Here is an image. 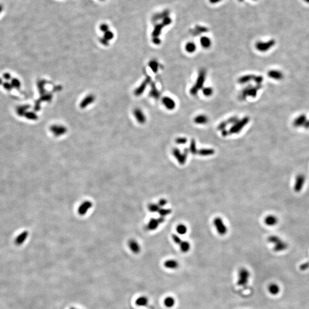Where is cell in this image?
Instances as JSON below:
<instances>
[{"mask_svg":"<svg viewBox=\"0 0 309 309\" xmlns=\"http://www.w3.org/2000/svg\"><path fill=\"white\" fill-rule=\"evenodd\" d=\"M215 153V151L213 149H209V148H203L199 150H198L197 154L203 156H208L214 155Z\"/></svg>","mask_w":309,"mask_h":309,"instance_id":"15","label":"cell"},{"mask_svg":"<svg viewBox=\"0 0 309 309\" xmlns=\"http://www.w3.org/2000/svg\"><path fill=\"white\" fill-rule=\"evenodd\" d=\"M273 44L274 42L273 41H270L267 43L258 42L256 44L255 47L256 49H257L260 52H265L268 50L273 45Z\"/></svg>","mask_w":309,"mask_h":309,"instance_id":"7","label":"cell"},{"mask_svg":"<svg viewBox=\"0 0 309 309\" xmlns=\"http://www.w3.org/2000/svg\"><path fill=\"white\" fill-rule=\"evenodd\" d=\"M176 231L180 235H184L187 232V227L183 224H180L176 227Z\"/></svg>","mask_w":309,"mask_h":309,"instance_id":"26","label":"cell"},{"mask_svg":"<svg viewBox=\"0 0 309 309\" xmlns=\"http://www.w3.org/2000/svg\"><path fill=\"white\" fill-rule=\"evenodd\" d=\"M92 206V203L89 201H86L83 202L79 208V214L81 215H84L88 212V211L91 209Z\"/></svg>","mask_w":309,"mask_h":309,"instance_id":"6","label":"cell"},{"mask_svg":"<svg viewBox=\"0 0 309 309\" xmlns=\"http://www.w3.org/2000/svg\"><path fill=\"white\" fill-rule=\"evenodd\" d=\"M29 232L27 231H24L22 232L20 234H19L15 239V243L18 245H20L25 242L27 239L28 237Z\"/></svg>","mask_w":309,"mask_h":309,"instance_id":"11","label":"cell"},{"mask_svg":"<svg viewBox=\"0 0 309 309\" xmlns=\"http://www.w3.org/2000/svg\"><path fill=\"white\" fill-rule=\"evenodd\" d=\"M179 246L181 251L184 253H186L187 252L189 251L190 249V244L187 241H182V242L180 243Z\"/></svg>","mask_w":309,"mask_h":309,"instance_id":"23","label":"cell"},{"mask_svg":"<svg viewBox=\"0 0 309 309\" xmlns=\"http://www.w3.org/2000/svg\"><path fill=\"white\" fill-rule=\"evenodd\" d=\"M209 122L207 116L204 115H200L195 117L194 122L198 124H205Z\"/></svg>","mask_w":309,"mask_h":309,"instance_id":"14","label":"cell"},{"mask_svg":"<svg viewBox=\"0 0 309 309\" xmlns=\"http://www.w3.org/2000/svg\"><path fill=\"white\" fill-rule=\"evenodd\" d=\"M222 0H209V2L212 4H218L220 2H221Z\"/></svg>","mask_w":309,"mask_h":309,"instance_id":"39","label":"cell"},{"mask_svg":"<svg viewBox=\"0 0 309 309\" xmlns=\"http://www.w3.org/2000/svg\"><path fill=\"white\" fill-rule=\"evenodd\" d=\"M136 304L139 306H147L148 305V299L146 296H140L137 299Z\"/></svg>","mask_w":309,"mask_h":309,"instance_id":"19","label":"cell"},{"mask_svg":"<svg viewBox=\"0 0 309 309\" xmlns=\"http://www.w3.org/2000/svg\"><path fill=\"white\" fill-rule=\"evenodd\" d=\"M188 149L186 148L183 153L180 152L178 148H174L173 150V155L175 156V158L176 159L178 163L180 165H183L185 164L188 155Z\"/></svg>","mask_w":309,"mask_h":309,"instance_id":"3","label":"cell"},{"mask_svg":"<svg viewBox=\"0 0 309 309\" xmlns=\"http://www.w3.org/2000/svg\"><path fill=\"white\" fill-rule=\"evenodd\" d=\"M229 134V132H227V131H226V130H223V131H222V135H223V136H227Z\"/></svg>","mask_w":309,"mask_h":309,"instance_id":"40","label":"cell"},{"mask_svg":"<svg viewBox=\"0 0 309 309\" xmlns=\"http://www.w3.org/2000/svg\"><path fill=\"white\" fill-rule=\"evenodd\" d=\"M162 102H163V104H164V105L165 106V108L168 109L173 110L175 107L176 104H175V101L169 97H163V99L162 100Z\"/></svg>","mask_w":309,"mask_h":309,"instance_id":"8","label":"cell"},{"mask_svg":"<svg viewBox=\"0 0 309 309\" xmlns=\"http://www.w3.org/2000/svg\"><path fill=\"white\" fill-rule=\"evenodd\" d=\"M205 78H206V72H204V71H202L201 72L198 76V78L197 79L196 84H195L194 86L191 88V89L190 91V93L192 95H194V96L196 95L198 93V92L199 91V90H200L201 88H202L203 84H204V83L205 81Z\"/></svg>","mask_w":309,"mask_h":309,"instance_id":"2","label":"cell"},{"mask_svg":"<svg viewBox=\"0 0 309 309\" xmlns=\"http://www.w3.org/2000/svg\"><path fill=\"white\" fill-rule=\"evenodd\" d=\"M187 142V139L185 137H178L176 139V143L178 144H186Z\"/></svg>","mask_w":309,"mask_h":309,"instance_id":"35","label":"cell"},{"mask_svg":"<svg viewBox=\"0 0 309 309\" xmlns=\"http://www.w3.org/2000/svg\"><path fill=\"white\" fill-rule=\"evenodd\" d=\"M159 224L160 223L159 222L158 219H152L149 221L147 227L148 230H154L158 228Z\"/></svg>","mask_w":309,"mask_h":309,"instance_id":"17","label":"cell"},{"mask_svg":"<svg viewBox=\"0 0 309 309\" xmlns=\"http://www.w3.org/2000/svg\"><path fill=\"white\" fill-rule=\"evenodd\" d=\"M214 224L218 234L221 235H225L227 232V229L226 226L224 224L223 220L219 218L216 217L214 220Z\"/></svg>","mask_w":309,"mask_h":309,"instance_id":"5","label":"cell"},{"mask_svg":"<svg viewBox=\"0 0 309 309\" xmlns=\"http://www.w3.org/2000/svg\"><path fill=\"white\" fill-rule=\"evenodd\" d=\"M249 122V118L248 117H246L240 121L235 122V125H234L230 129L229 133V134L237 133L241 131L244 128V126Z\"/></svg>","mask_w":309,"mask_h":309,"instance_id":"4","label":"cell"},{"mask_svg":"<svg viewBox=\"0 0 309 309\" xmlns=\"http://www.w3.org/2000/svg\"><path fill=\"white\" fill-rule=\"evenodd\" d=\"M158 212L160 216L165 217V216L168 215L171 213V210L170 209H160Z\"/></svg>","mask_w":309,"mask_h":309,"instance_id":"30","label":"cell"},{"mask_svg":"<svg viewBox=\"0 0 309 309\" xmlns=\"http://www.w3.org/2000/svg\"><path fill=\"white\" fill-rule=\"evenodd\" d=\"M2 9H3V7H2V6L1 5H0V14H1V13L2 12Z\"/></svg>","mask_w":309,"mask_h":309,"instance_id":"41","label":"cell"},{"mask_svg":"<svg viewBox=\"0 0 309 309\" xmlns=\"http://www.w3.org/2000/svg\"><path fill=\"white\" fill-rule=\"evenodd\" d=\"M167 203V200L165 199H161L160 200H159V201L158 202L159 206L160 207H164V206H165Z\"/></svg>","mask_w":309,"mask_h":309,"instance_id":"38","label":"cell"},{"mask_svg":"<svg viewBox=\"0 0 309 309\" xmlns=\"http://www.w3.org/2000/svg\"><path fill=\"white\" fill-rule=\"evenodd\" d=\"M304 1H305L306 3H308V4H309V0H304Z\"/></svg>","mask_w":309,"mask_h":309,"instance_id":"42","label":"cell"},{"mask_svg":"<svg viewBox=\"0 0 309 309\" xmlns=\"http://www.w3.org/2000/svg\"><path fill=\"white\" fill-rule=\"evenodd\" d=\"M164 305L167 308H172L175 305V299L172 296H167L164 299Z\"/></svg>","mask_w":309,"mask_h":309,"instance_id":"16","label":"cell"},{"mask_svg":"<svg viewBox=\"0 0 309 309\" xmlns=\"http://www.w3.org/2000/svg\"><path fill=\"white\" fill-rule=\"evenodd\" d=\"M189 150L190 151V152H191L192 154H193V155H196V154H197L198 150H197L196 147V143H195V141L194 139H192V140H191V142Z\"/></svg>","mask_w":309,"mask_h":309,"instance_id":"28","label":"cell"},{"mask_svg":"<svg viewBox=\"0 0 309 309\" xmlns=\"http://www.w3.org/2000/svg\"><path fill=\"white\" fill-rule=\"evenodd\" d=\"M150 67L154 72H156L158 70V63L155 61H152L150 64Z\"/></svg>","mask_w":309,"mask_h":309,"instance_id":"37","label":"cell"},{"mask_svg":"<svg viewBox=\"0 0 309 309\" xmlns=\"http://www.w3.org/2000/svg\"><path fill=\"white\" fill-rule=\"evenodd\" d=\"M100 29L101 31L105 33V32L109 30V27H108V25H107L105 24H103L100 26Z\"/></svg>","mask_w":309,"mask_h":309,"instance_id":"36","label":"cell"},{"mask_svg":"<svg viewBox=\"0 0 309 309\" xmlns=\"http://www.w3.org/2000/svg\"><path fill=\"white\" fill-rule=\"evenodd\" d=\"M213 90L210 87H206L203 89V94H204V96L209 97L212 94Z\"/></svg>","mask_w":309,"mask_h":309,"instance_id":"32","label":"cell"},{"mask_svg":"<svg viewBox=\"0 0 309 309\" xmlns=\"http://www.w3.org/2000/svg\"><path fill=\"white\" fill-rule=\"evenodd\" d=\"M134 115L136 119L138 122L140 123H144L145 121V117L144 116V114L143 112L139 109H136L134 111Z\"/></svg>","mask_w":309,"mask_h":309,"instance_id":"12","label":"cell"},{"mask_svg":"<svg viewBox=\"0 0 309 309\" xmlns=\"http://www.w3.org/2000/svg\"><path fill=\"white\" fill-rule=\"evenodd\" d=\"M286 248V245L285 243H282L281 241L278 242V243L275 244V246L274 247V250L276 251H280L282 250H285Z\"/></svg>","mask_w":309,"mask_h":309,"instance_id":"29","label":"cell"},{"mask_svg":"<svg viewBox=\"0 0 309 309\" xmlns=\"http://www.w3.org/2000/svg\"><path fill=\"white\" fill-rule=\"evenodd\" d=\"M164 266L166 268H168V269L175 270L179 267V264L176 260L169 259L164 262Z\"/></svg>","mask_w":309,"mask_h":309,"instance_id":"9","label":"cell"},{"mask_svg":"<svg viewBox=\"0 0 309 309\" xmlns=\"http://www.w3.org/2000/svg\"><path fill=\"white\" fill-rule=\"evenodd\" d=\"M164 26H165V25L164 24V23H163V22L162 24H159V25H157L155 27V29H154V30H153V33H152L153 36H154L155 37H156L159 36V34H160V33L161 31H162V29H163V28Z\"/></svg>","mask_w":309,"mask_h":309,"instance_id":"25","label":"cell"},{"mask_svg":"<svg viewBox=\"0 0 309 309\" xmlns=\"http://www.w3.org/2000/svg\"><path fill=\"white\" fill-rule=\"evenodd\" d=\"M185 49L188 53H194L196 49V46L194 43L189 42L186 45Z\"/></svg>","mask_w":309,"mask_h":309,"instance_id":"24","label":"cell"},{"mask_svg":"<svg viewBox=\"0 0 309 309\" xmlns=\"http://www.w3.org/2000/svg\"><path fill=\"white\" fill-rule=\"evenodd\" d=\"M268 291L271 294L275 295L280 293V288L276 283H271L268 286Z\"/></svg>","mask_w":309,"mask_h":309,"instance_id":"13","label":"cell"},{"mask_svg":"<svg viewBox=\"0 0 309 309\" xmlns=\"http://www.w3.org/2000/svg\"><path fill=\"white\" fill-rule=\"evenodd\" d=\"M101 1H104V0H101Z\"/></svg>","mask_w":309,"mask_h":309,"instance_id":"43","label":"cell"},{"mask_svg":"<svg viewBox=\"0 0 309 309\" xmlns=\"http://www.w3.org/2000/svg\"><path fill=\"white\" fill-rule=\"evenodd\" d=\"M114 33L111 31H110V30H108V31H107V32H105L104 33V38L105 40H106L107 41L112 40L114 38Z\"/></svg>","mask_w":309,"mask_h":309,"instance_id":"33","label":"cell"},{"mask_svg":"<svg viewBox=\"0 0 309 309\" xmlns=\"http://www.w3.org/2000/svg\"><path fill=\"white\" fill-rule=\"evenodd\" d=\"M200 42L201 46L204 48H209L211 45V40L209 37L206 36L202 37L201 38Z\"/></svg>","mask_w":309,"mask_h":309,"instance_id":"18","label":"cell"},{"mask_svg":"<svg viewBox=\"0 0 309 309\" xmlns=\"http://www.w3.org/2000/svg\"><path fill=\"white\" fill-rule=\"evenodd\" d=\"M148 209L151 212H158L159 210L160 209V207L159 206L158 204H156L155 203H152L148 206Z\"/></svg>","mask_w":309,"mask_h":309,"instance_id":"31","label":"cell"},{"mask_svg":"<svg viewBox=\"0 0 309 309\" xmlns=\"http://www.w3.org/2000/svg\"><path fill=\"white\" fill-rule=\"evenodd\" d=\"M128 246L130 250L135 254H137L140 251V246L136 240L134 239L130 240L128 242Z\"/></svg>","mask_w":309,"mask_h":309,"instance_id":"10","label":"cell"},{"mask_svg":"<svg viewBox=\"0 0 309 309\" xmlns=\"http://www.w3.org/2000/svg\"><path fill=\"white\" fill-rule=\"evenodd\" d=\"M254 77L252 76V75H246V76L241 77L239 79V83H240V84L246 83L250 81L251 80L254 79Z\"/></svg>","mask_w":309,"mask_h":309,"instance_id":"27","label":"cell"},{"mask_svg":"<svg viewBox=\"0 0 309 309\" xmlns=\"http://www.w3.org/2000/svg\"><path fill=\"white\" fill-rule=\"evenodd\" d=\"M94 100V97L92 95H89L86 96V97L84 99L81 103V107H86V105L88 106L89 104H91V103H92Z\"/></svg>","mask_w":309,"mask_h":309,"instance_id":"21","label":"cell"},{"mask_svg":"<svg viewBox=\"0 0 309 309\" xmlns=\"http://www.w3.org/2000/svg\"><path fill=\"white\" fill-rule=\"evenodd\" d=\"M257 93V88H247L246 90H244L243 94L245 96H251L253 97H256Z\"/></svg>","mask_w":309,"mask_h":309,"instance_id":"22","label":"cell"},{"mask_svg":"<svg viewBox=\"0 0 309 309\" xmlns=\"http://www.w3.org/2000/svg\"><path fill=\"white\" fill-rule=\"evenodd\" d=\"M265 223L268 226H274L277 223V219L273 215L267 216L265 219Z\"/></svg>","mask_w":309,"mask_h":309,"instance_id":"20","label":"cell"},{"mask_svg":"<svg viewBox=\"0 0 309 309\" xmlns=\"http://www.w3.org/2000/svg\"><path fill=\"white\" fill-rule=\"evenodd\" d=\"M172 238H173V241L176 244L180 245V243L182 242V240L181 239V238L178 235H177L176 234H173V235H172Z\"/></svg>","mask_w":309,"mask_h":309,"instance_id":"34","label":"cell"},{"mask_svg":"<svg viewBox=\"0 0 309 309\" xmlns=\"http://www.w3.org/2000/svg\"><path fill=\"white\" fill-rule=\"evenodd\" d=\"M250 277V271L246 268H241L239 270L237 285L239 286H244L248 283Z\"/></svg>","mask_w":309,"mask_h":309,"instance_id":"1","label":"cell"}]
</instances>
